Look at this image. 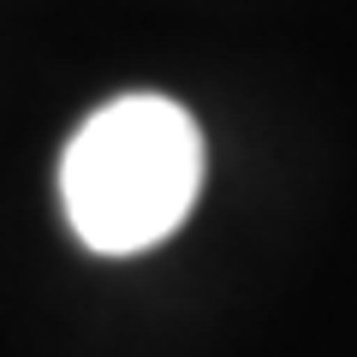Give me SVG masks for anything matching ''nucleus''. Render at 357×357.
I'll use <instances>...</instances> for the list:
<instances>
[{
	"label": "nucleus",
	"instance_id": "f257e3e1",
	"mask_svg": "<svg viewBox=\"0 0 357 357\" xmlns=\"http://www.w3.org/2000/svg\"><path fill=\"white\" fill-rule=\"evenodd\" d=\"M203 191V131L167 96H119L66 143L60 203L96 256H137L173 238Z\"/></svg>",
	"mask_w": 357,
	"mask_h": 357
}]
</instances>
